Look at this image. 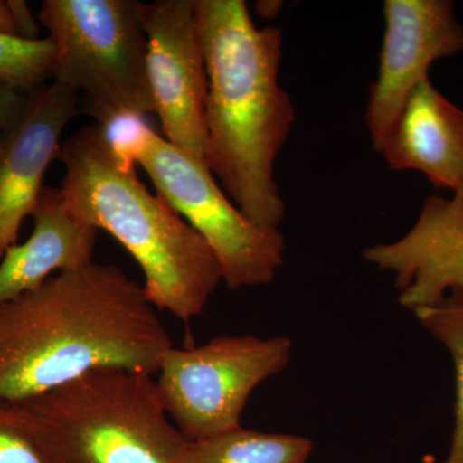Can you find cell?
<instances>
[{
	"instance_id": "cell-1",
	"label": "cell",
	"mask_w": 463,
	"mask_h": 463,
	"mask_svg": "<svg viewBox=\"0 0 463 463\" xmlns=\"http://www.w3.org/2000/svg\"><path fill=\"white\" fill-rule=\"evenodd\" d=\"M173 346L143 286L90 261L0 304V401L38 397L100 368L155 376Z\"/></svg>"
},
{
	"instance_id": "cell-2",
	"label": "cell",
	"mask_w": 463,
	"mask_h": 463,
	"mask_svg": "<svg viewBox=\"0 0 463 463\" xmlns=\"http://www.w3.org/2000/svg\"><path fill=\"white\" fill-rule=\"evenodd\" d=\"M207 80V166L252 223L279 230L285 201L274 163L297 111L279 84L283 36L259 29L243 0H194Z\"/></svg>"
},
{
	"instance_id": "cell-3",
	"label": "cell",
	"mask_w": 463,
	"mask_h": 463,
	"mask_svg": "<svg viewBox=\"0 0 463 463\" xmlns=\"http://www.w3.org/2000/svg\"><path fill=\"white\" fill-rule=\"evenodd\" d=\"M57 158L65 166L60 191L67 209L129 252L154 307L183 322L199 317L223 281L221 267L203 237L116 154L105 128H81Z\"/></svg>"
},
{
	"instance_id": "cell-4",
	"label": "cell",
	"mask_w": 463,
	"mask_h": 463,
	"mask_svg": "<svg viewBox=\"0 0 463 463\" xmlns=\"http://www.w3.org/2000/svg\"><path fill=\"white\" fill-rule=\"evenodd\" d=\"M11 404L45 463H188L151 374L100 368Z\"/></svg>"
},
{
	"instance_id": "cell-5",
	"label": "cell",
	"mask_w": 463,
	"mask_h": 463,
	"mask_svg": "<svg viewBox=\"0 0 463 463\" xmlns=\"http://www.w3.org/2000/svg\"><path fill=\"white\" fill-rule=\"evenodd\" d=\"M143 3L44 0L38 20L54 43L51 81L87 100L99 125L155 114Z\"/></svg>"
},
{
	"instance_id": "cell-6",
	"label": "cell",
	"mask_w": 463,
	"mask_h": 463,
	"mask_svg": "<svg viewBox=\"0 0 463 463\" xmlns=\"http://www.w3.org/2000/svg\"><path fill=\"white\" fill-rule=\"evenodd\" d=\"M156 194L203 237L231 289L269 285L283 264L279 230L252 223L234 205L199 158L185 154L146 127L129 155Z\"/></svg>"
},
{
	"instance_id": "cell-7",
	"label": "cell",
	"mask_w": 463,
	"mask_h": 463,
	"mask_svg": "<svg viewBox=\"0 0 463 463\" xmlns=\"http://www.w3.org/2000/svg\"><path fill=\"white\" fill-rule=\"evenodd\" d=\"M288 336H218L200 346H173L161 361L156 385L172 421L197 441L241 426L250 395L285 370Z\"/></svg>"
},
{
	"instance_id": "cell-8",
	"label": "cell",
	"mask_w": 463,
	"mask_h": 463,
	"mask_svg": "<svg viewBox=\"0 0 463 463\" xmlns=\"http://www.w3.org/2000/svg\"><path fill=\"white\" fill-rule=\"evenodd\" d=\"M142 17L149 90L164 139L206 163L209 80L194 0L143 3Z\"/></svg>"
},
{
	"instance_id": "cell-9",
	"label": "cell",
	"mask_w": 463,
	"mask_h": 463,
	"mask_svg": "<svg viewBox=\"0 0 463 463\" xmlns=\"http://www.w3.org/2000/svg\"><path fill=\"white\" fill-rule=\"evenodd\" d=\"M379 72L370 88L365 124L379 151L411 94L432 63L463 51V26L452 0H386Z\"/></svg>"
},
{
	"instance_id": "cell-10",
	"label": "cell",
	"mask_w": 463,
	"mask_h": 463,
	"mask_svg": "<svg viewBox=\"0 0 463 463\" xmlns=\"http://www.w3.org/2000/svg\"><path fill=\"white\" fill-rule=\"evenodd\" d=\"M79 106L75 90L51 81L29 93L23 112L0 132V261L33 215L44 174L58 157L61 136Z\"/></svg>"
},
{
	"instance_id": "cell-11",
	"label": "cell",
	"mask_w": 463,
	"mask_h": 463,
	"mask_svg": "<svg viewBox=\"0 0 463 463\" xmlns=\"http://www.w3.org/2000/svg\"><path fill=\"white\" fill-rule=\"evenodd\" d=\"M364 258L394 274L399 303L413 313L463 297V192L426 197L412 230L365 249Z\"/></svg>"
},
{
	"instance_id": "cell-12",
	"label": "cell",
	"mask_w": 463,
	"mask_h": 463,
	"mask_svg": "<svg viewBox=\"0 0 463 463\" xmlns=\"http://www.w3.org/2000/svg\"><path fill=\"white\" fill-rule=\"evenodd\" d=\"M390 169L422 173L432 185L463 192V109L425 79L379 149Z\"/></svg>"
},
{
	"instance_id": "cell-13",
	"label": "cell",
	"mask_w": 463,
	"mask_h": 463,
	"mask_svg": "<svg viewBox=\"0 0 463 463\" xmlns=\"http://www.w3.org/2000/svg\"><path fill=\"white\" fill-rule=\"evenodd\" d=\"M33 218L30 239L11 246L0 261V304L93 261L99 231L70 213L60 188L43 187Z\"/></svg>"
},
{
	"instance_id": "cell-14",
	"label": "cell",
	"mask_w": 463,
	"mask_h": 463,
	"mask_svg": "<svg viewBox=\"0 0 463 463\" xmlns=\"http://www.w3.org/2000/svg\"><path fill=\"white\" fill-rule=\"evenodd\" d=\"M310 439L240 428L191 441L188 463H307Z\"/></svg>"
},
{
	"instance_id": "cell-15",
	"label": "cell",
	"mask_w": 463,
	"mask_h": 463,
	"mask_svg": "<svg viewBox=\"0 0 463 463\" xmlns=\"http://www.w3.org/2000/svg\"><path fill=\"white\" fill-rule=\"evenodd\" d=\"M54 53L50 36L29 41L0 33V80L32 93L50 80Z\"/></svg>"
},
{
	"instance_id": "cell-16",
	"label": "cell",
	"mask_w": 463,
	"mask_h": 463,
	"mask_svg": "<svg viewBox=\"0 0 463 463\" xmlns=\"http://www.w3.org/2000/svg\"><path fill=\"white\" fill-rule=\"evenodd\" d=\"M423 327L449 350L456 371V422L449 455L443 463H463V315L446 303L414 312Z\"/></svg>"
},
{
	"instance_id": "cell-17",
	"label": "cell",
	"mask_w": 463,
	"mask_h": 463,
	"mask_svg": "<svg viewBox=\"0 0 463 463\" xmlns=\"http://www.w3.org/2000/svg\"><path fill=\"white\" fill-rule=\"evenodd\" d=\"M0 463H45L14 405L0 401Z\"/></svg>"
},
{
	"instance_id": "cell-18",
	"label": "cell",
	"mask_w": 463,
	"mask_h": 463,
	"mask_svg": "<svg viewBox=\"0 0 463 463\" xmlns=\"http://www.w3.org/2000/svg\"><path fill=\"white\" fill-rule=\"evenodd\" d=\"M29 93L0 80V132L9 127L25 108Z\"/></svg>"
},
{
	"instance_id": "cell-19",
	"label": "cell",
	"mask_w": 463,
	"mask_h": 463,
	"mask_svg": "<svg viewBox=\"0 0 463 463\" xmlns=\"http://www.w3.org/2000/svg\"><path fill=\"white\" fill-rule=\"evenodd\" d=\"M8 3L9 7L14 12L20 38L29 39V41L39 39L41 27H39L38 21L33 17L32 9L27 5V3L24 0H8Z\"/></svg>"
},
{
	"instance_id": "cell-20",
	"label": "cell",
	"mask_w": 463,
	"mask_h": 463,
	"mask_svg": "<svg viewBox=\"0 0 463 463\" xmlns=\"http://www.w3.org/2000/svg\"><path fill=\"white\" fill-rule=\"evenodd\" d=\"M0 33L20 38L16 20H14V12H12L11 7H9L8 0L7 2L0 0Z\"/></svg>"
},
{
	"instance_id": "cell-21",
	"label": "cell",
	"mask_w": 463,
	"mask_h": 463,
	"mask_svg": "<svg viewBox=\"0 0 463 463\" xmlns=\"http://www.w3.org/2000/svg\"><path fill=\"white\" fill-rule=\"evenodd\" d=\"M283 8L281 0H259L255 3V11L264 20H274L279 17Z\"/></svg>"
},
{
	"instance_id": "cell-22",
	"label": "cell",
	"mask_w": 463,
	"mask_h": 463,
	"mask_svg": "<svg viewBox=\"0 0 463 463\" xmlns=\"http://www.w3.org/2000/svg\"><path fill=\"white\" fill-rule=\"evenodd\" d=\"M443 303L448 304V306L455 307V309L459 310V312L463 315V301L458 300V298L453 297H448ZM441 304V303H440Z\"/></svg>"
},
{
	"instance_id": "cell-23",
	"label": "cell",
	"mask_w": 463,
	"mask_h": 463,
	"mask_svg": "<svg viewBox=\"0 0 463 463\" xmlns=\"http://www.w3.org/2000/svg\"><path fill=\"white\" fill-rule=\"evenodd\" d=\"M453 298H458V300L463 301V297H453Z\"/></svg>"
}]
</instances>
